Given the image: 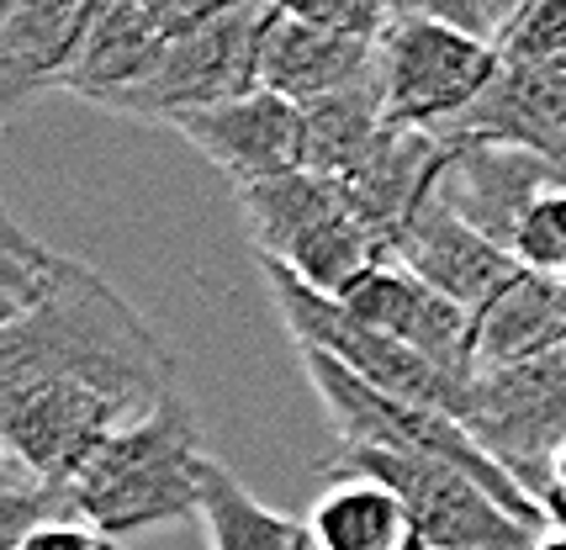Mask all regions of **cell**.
Masks as SVG:
<instances>
[{
	"label": "cell",
	"instance_id": "obj_23",
	"mask_svg": "<svg viewBox=\"0 0 566 550\" xmlns=\"http://www.w3.org/2000/svg\"><path fill=\"white\" fill-rule=\"evenodd\" d=\"M497 53L509 64H535V70L566 75V0H524Z\"/></svg>",
	"mask_w": 566,
	"mask_h": 550
},
{
	"label": "cell",
	"instance_id": "obj_4",
	"mask_svg": "<svg viewBox=\"0 0 566 550\" xmlns=\"http://www.w3.org/2000/svg\"><path fill=\"white\" fill-rule=\"evenodd\" d=\"M260 275L271 286V302L281 313V324L292 334L296 350H313L334 366H345L355 381L376 387L381 398L413 402V408H434V413H450L467 424L471 413V387L440 376L429 360H419L413 350H402L397 339L376 334L370 324H360L349 307H339L334 297H323L313 286H302L292 271H281L271 260H260Z\"/></svg>",
	"mask_w": 566,
	"mask_h": 550
},
{
	"label": "cell",
	"instance_id": "obj_12",
	"mask_svg": "<svg viewBox=\"0 0 566 550\" xmlns=\"http://www.w3.org/2000/svg\"><path fill=\"white\" fill-rule=\"evenodd\" d=\"M170 127L212 170L233 180V191L302 170V106L271 96V91L222 101L212 112H191Z\"/></svg>",
	"mask_w": 566,
	"mask_h": 550
},
{
	"label": "cell",
	"instance_id": "obj_10",
	"mask_svg": "<svg viewBox=\"0 0 566 550\" xmlns=\"http://www.w3.org/2000/svg\"><path fill=\"white\" fill-rule=\"evenodd\" d=\"M339 307H349L360 324H370L376 334L397 339L402 350L429 360L440 376L476 387V318L450 297H440L434 286H423L419 275H408L397 260L366 275Z\"/></svg>",
	"mask_w": 566,
	"mask_h": 550
},
{
	"label": "cell",
	"instance_id": "obj_21",
	"mask_svg": "<svg viewBox=\"0 0 566 550\" xmlns=\"http://www.w3.org/2000/svg\"><path fill=\"white\" fill-rule=\"evenodd\" d=\"M387 133V112H381V91L376 75L349 85L339 96H323L302 106V170L328 180H349L366 154L381 144Z\"/></svg>",
	"mask_w": 566,
	"mask_h": 550
},
{
	"label": "cell",
	"instance_id": "obj_26",
	"mask_svg": "<svg viewBox=\"0 0 566 550\" xmlns=\"http://www.w3.org/2000/svg\"><path fill=\"white\" fill-rule=\"evenodd\" d=\"M11 550H123V546L112 535H101V529L80 525V519H64V525L32 529L22 546H11Z\"/></svg>",
	"mask_w": 566,
	"mask_h": 550
},
{
	"label": "cell",
	"instance_id": "obj_27",
	"mask_svg": "<svg viewBox=\"0 0 566 550\" xmlns=\"http://www.w3.org/2000/svg\"><path fill=\"white\" fill-rule=\"evenodd\" d=\"M535 508H541L545 529H566V451L551 461L545 482L535 487Z\"/></svg>",
	"mask_w": 566,
	"mask_h": 550
},
{
	"label": "cell",
	"instance_id": "obj_15",
	"mask_svg": "<svg viewBox=\"0 0 566 550\" xmlns=\"http://www.w3.org/2000/svg\"><path fill=\"white\" fill-rule=\"evenodd\" d=\"M444 144H503L566 165V75L535 64H497L493 85L440 133Z\"/></svg>",
	"mask_w": 566,
	"mask_h": 550
},
{
	"label": "cell",
	"instance_id": "obj_25",
	"mask_svg": "<svg viewBox=\"0 0 566 550\" xmlns=\"http://www.w3.org/2000/svg\"><path fill=\"white\" fill-rule=\"evenodd\" d=\"M518 6L524 0H423L419 11L434 17L440 27H450V32L471 38V43H482V49H503Z\"/></svg>",
	"mask_w": 566,
	"mask_h": 550
},
{
	"label": "cell",
	"instance_id": "obj_16",
	"mask_svg": "<svg viewBox=\"0 0 566 550\" xmlns=\"http://www.w3.org/2000/svg\"><path fill=\"white\" fill-rule=\"evenodd\" d=\"M450 165V144L440 133H419V127H387L381 144L366 154V165L345 180L355 212L366 228L381 239V250L392 254L408 223L434 201Z\"/></svg>",
	"mask_w": 566,
	"mask_h": 550
},
{
	"label": "cell",
	"instance_id": "obj_8",
	"mask_svg": "<svg viewBox=\"0 0 566 550\" xmlns=\"http://www.w3.org/2000/svg\"><path fill=\"white\" fill-rule=\"evenodd\" d=\"M467 429L535 503L551 461L566 451V350L476 376Z\"/></svg>",
	"mask_w": 566,
	"mask_h": 550
},
{
	"label": "cell",
	"instance_id": "obj_6",
	"mask_svg": "<svg viewBox=\"0 0 566 550\" xmlns=\"http://www.w3.org/2000/svg\"><path fill=\"white\" fill-rule=\"evenodd\" d=\"M281 6H260V0H239L222 6L218 22H207L197 38L175 43L170 59L154 70L148 85L112 106V117H133V123H159L170 127L191 112H212L222 101H239L260 91V64H265V38L275 27Z\"/></svg>",
	"mask_w": 566,
	"mask_h": 550
},
{
	"label": "cell",
	"instance_id": "obj_28",
	"mask_svg": "<svg viewBox=\"0 0 566 550\" xmlns=\"http://www.w3.org/2000/svg\"><path fill=\"white\" fill-rule=\"evenodd\" d=\"M535 550H566V529H545V540Z\"/></svg>",
	"mask_w": 566,
	"mask_h": 550
},
{
	"label": "cell",
	"instance_id": "obj_22",
	"mask_svg": "<svg viewBox=\"0 0 566 550\" xmlns=\"http://www.w3.org/2000/svg\"><path fill=\"white\" fill-rule=\"evenodd\" d=\"M201 525L212 550H318L307 519H286L249 493L222 461L207 466V493H201Z\"/></svg>",
	"mask_w": 566,
	"mask_h": 550
},
{
	"label": "cell",
	"instance_id": "obj_3",
	"mask_svg": "<svg viewBox=\"0 0 566 550\" xmlns=\"http://www.w3.org/2000/svg\"><path fill=\"white\" fill-rule=\"evenodd\" d=\"M296 355H302V371L313 381L328 424L339 434V451H392V455H434V461H450V466H461L467 476H476L509 514H518L524 525L545 529L541 508L530 503V493L471 440V429L461 424V419L434 413V408H413V402H397V398H381L376 387L355 381L345 366H334V360H323V355H313V350H296Z\"/></svg>",
	"mask_w": 566,
	"mask_h": 550
},
{
	"label": "cell",
	"instance_id": "obj_5",
	"mask_svg": "<svg viewBox=\"0 0 566 550\" xmlns=\"http://www.w3.org/2000/svg\"><path fill=\"white\" fill-rule=\"evenodd\" d=\"M497 64H503L497 49L450 32L434 17H423L419 6H397L387 38L376 43V91L387 127L444 133L493 85Z\"/></svg>",
	"mask_w": 566,
	"mask_h": 550
},
{
	"label": "cell",
	"instance_id": "obj_9",
	"mask_svg": "<svg viewBox=\"0 0 566 550\" xmlns=\"http://www.w3.org/2000/svg\"><path fill=\"white\" fill-rule=\"evenodd\" d=\"M222 6L212 0H101L96 27L74 59L64 91L112 112L123 96L154 80L175 43L197 38L207 22H218Z\"/></svg>",
	"mask_w": 566,
	"mask_h": 550
},
{
	"label": "cell",
	"instance_id": "obj_20",
	"mask_svg": "<svg viewBox=\"0 0 566 550\" xmlns=\"http://www.w3.org/2000/svg\"><path fill=\"white\" fill-rule=\"evenodd\" d=\"M566 350V286L518 271L503 297L476 313V376Z\"/></svg>",
	"mask_w": 566,
	"mask_h": 550
},
{
	"label": "cell",
	"instance_id": "obj_24",
	"mask_svg": "<svg viewBox=\"0 0 566 550\" xmlns=\"http://www.w3.org/2000/svg\"><path fill=\"white\" fill-rule=\"evenodd\" d=\"M509 254L518 260V271L545 275V281H562L566 286V191L545 197L541 207L524 218V228L514 233V250Z\"/></svg>",
	"mask_w": 566,
	"mask_h": 550
},
{
	"label": "cell",
	"instance_id": "obj_17",
	"mask_svg": "<svg viewBox=\"0 0 566 550\" xmlns=\"http://www.w3.org/2000/svg\"><path fill=\"white\" fill-rule=\"evenodd\" d=\"M370 75H376V43L334 38L323 27L302 22L292 6L275 11V27L265 38V64H260V91L292 101V106H313V101L339 96Z\"/></svg>",
	"mask_w": 566,
	"mask_h": 550
},
{
	"label": "cell",
	"instance_id": "obj_19",
	"mask_svg": "<svg viewBox=\"0 0 566 550\" xmlns=\"http://www.w3.org/2000/svg\"><path fill=\"white\" fill-rule=\"evenodd\" d=\"M307 529L318 550H429L408 503L376 476H328Z\"/></svg>",
	"mask_w": 566,
	"mask_h": 550
},
{
	"label": "cell",
	"instance_id": "obj_18",
	"mask_svg": "<svg viewBox=\"0 0 566 550\" xmlns=\"http://www.w3.org/2000/svg\"><path fill=\"white\" fill-rule=\"evenodd\" d=\"M349 207L355 201H349L345 180L307 176V170L239 191V212H244L249 239H254V260H271V265H286L307 239H318L328 223H339Z\"/></svg>",
	"mask_w": 566,
	"mask_h": 550
},
{
	"label": "cell",
	"instance_id": "obj_11",
	"mask_svg": "<svg viewBox=\"0 0 566 550\" xmlns=\"http://www.w3.org/2000/svg\"><path fill=\"white\" fill-rule=\"evenodd\" d=\"M556 191H566V165L503 144H450V165L440 180L450 212L482 239H493L497 250H514L524 218Z\"/></svg>",
	"mask_w": 566,
	"mask_h": 550
},
{
	"label": "cell",
	"instance_id": "obj_2",
	"mask_svg": "<svg viewBox=\"0 0 566 550\" xmlns=\"http://www.w3.org/2000/svg\"><path fill=\"white\" fill-rule=\"evenodd\" d=\"M207 466H212V455L201 445L197 413L180 398H170L148 419L112 434L85 461V472L70 482L74 514H80V525L101 529L112 540L191 519L201 514Z\"/></svg>",
	"mask_w": 566,
	"mask_h": 550
},
{
	"label": "cell",
	"instance_id": "obj_13",
	"mask_svg": "<svg viewBox=\"0 0 566 550\" xmlns=\"http://www.w3.org/2000/svg\"><path fill=\"white\" fill-rule=\"evenodd\" d=\"M392 260L408 275H419L423 286H434L440 297H450L455 307H467L471 318L488 313L518 281L514 254L497 250L493 239H482L476 228L461 223L440 191H434V201L408 223V233L397 239Z\"/></svg>",
	"mask_w": 566,
	"mask_h": 550
},
{
	"label": "cell",
	"instance_id": "obj_7",
	"mask_svg": "<svg viewBox=\"0 0 566 550\" xmlns=\"http://www.w3.org/2000/svg\"><path fill=\"white\" fill-rule=\"evenodd\" d=\"M334 476H376L387 482L408 514L419 519L429 550H535L545 529L524 525L503 503L450 461L392 451H339Z\"/></svg>",
	"mask_w": 566,
	"mask_h": 550
},
{
	"label": "cell",
	"instance_id": "obj_1",
	"mask_svg": "<svg viewBox=\"0 0 566 550\" xmlns=\"http://www.w3.org/2000/svg\"><path fill=\"white\" fill-rule=\"evenodd\" d=\"M70 381L138 424L175 392V355L91 265L53 250L38 292L0 318V387Z\"/></svg>",
	"mask_w": 566,
	"mask_h": 550
},
{
	"label": "cell",
	"instance_id": "obj_14",
	"mask_svg": "<svg viewBox=\"0 0 566 550\" xmlns=\"http://www.w3.org/2000/svg\"><path fill=\"white\" fill-rule=\"evenodd\" d=\"M101 0H0V117L38 91H64Z\"/></svg>",
	"mask_w": 566,
	"mask_h": 550
}]
</instances>
